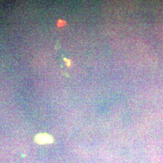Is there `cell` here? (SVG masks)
I'll use <instances>...</instances> for the list:
<instances>
[{"label": "cell", "mask_w": 163, "mask_h": 163, "mask_svg": "<svg viewBox=\"0 0 163 163\" xmlns=\"http://www.w3.org/2000/svg\"><path fill=\"white\" fill-rule=\"evenodd\" d=\"M34 141L39 144H50L53 142V138L48 134H39L35 136Z\"/></svg>", "instance_id": "1"}]
</instances>
